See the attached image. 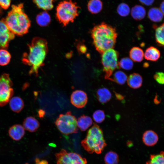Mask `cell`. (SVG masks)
I'll return each instance as SVG.
<instances>
[{
	"mask_svg": "<svg viewBox=\"0 0 164 164\" xmlns=\"http://www.w3.org/2000/svg\"><path fill=\"white\" fill-rule=\"evenodd\" d=\"M2 12V10H1V8L0 7V14Z\"/></svg>",
	"mask_w": 164,
	"mask_h": 164,
	"instance_id": "60d3db41",
	"label": "cell"
},
{
	"mask_svg": "<svg viewBox=\"0 0 164 164\" xmlns=\"http://www.w3.org/2000/svg\"><path fill=\"white\" fill-rule=\"evenodd\" d=\"M146 15L145 9L141 5H136L132 9L131 15L132 17L137 20H140L143 19Z\"/></svg>",
	"mask_w": 164,
	"mask_h": 164,
	"instance_id": "ffe728a7",
	"label": "cell"
},
{
	"mask_svg": "<svg viewBox=\"0 0 164 164\" xmlns=\"http://www.w3.org/2000/svg\"><path fill=\"white\" fill-rule=\"evenodd\" d=\"M25 164H29L28 163H26Z\"/></svg>",
	"mask_w": 164,
	"mask_h": 164,
	"instance_id": "b9f144b4",
	"label": "cell"
},
{
	"mask_svg": "<svg viewBox=\"0 0 164 164\" xmlns=\"http://www.w3.org/2000/svg\"><path fill=\"white\" fill-rule=\"evenodd\" d=\"M155 37L158 44L164 47V23L156 28Z\"/></svg>",
	"mask_w": 164,
	"mask_h": 164,
	"instance_id": "484cf974",
	"label": "cell"
},
{
	"mask_svg": "<svg viewBox=\"0 0 164 164\" xmlns=\"http://www.w3.org/2000/svg\"><path fill=\"white\" fill-rule=\"evenodd\" d=\"M80 7L71 0H64L60 2L56 8V18L63 26H66L73 22L79 14Z\"/></svg>",
	"mask_w": 164,
	"mask_h": 164,
	"instance_id": "5b68a950",
	"label": "cell"
},
{
	"mask_svg": "<svg viewBox=\"0 0 164 164\" xmlns=\"http://www.w3.org/2000/svg\"><path fill=\"white\" fill-rule=\"evenodd\" d=\"M105 115L104 112L101 110L95 111L93 114V119L97 123L102 122L105 119Z\"/></svg>",
	"mask_w": 164,
	"mask_h": 164,
	"instance_id": "d6a6232c",
	"label": "cell"
},
{
	"mask_svg": "<svg viewBox=\"0 0 164 164\" xmlns=\"http://www.w3.org/2000/svg\"><path fill=\"white\" fill-rule=\"evenodd\" d=\"M128 77L125 73L121 70L116 71L113 75V80L118 84L122 85L127 81Z\"/></svg>",
	"mask_w": 164,
	"mask_h": 164,
	"instance_id": "83f0119b",
	"label": "cell"
},
{
	"mask_svg": "<svg viewBox=\"0 0 164 164\" xmlns=\"http://www.w3.org/2000/svg\"><path fill=\"white\" fill-rule=\"evenodd\" d=\"M36 21L38 24L41 26L48 25L51 21V18L48 13L43 11L39 13L36 16Z\"/></svg>",
	"mask_w": 164,
	"mask_h": 164,
	"instance_id": "cb8c5ba5",
	"label": "cell"
},
{
	"mask_svg": "<svg viewBox=\"0 0 164 164\" xmlns=\"http://www.w3.org/2000/svg\"><path fill=\"white\" fill-rule=\"evenodd\" d=\"M154 78L159 84H164V73L161 72H157L154 75Z\"/></svg>",
	"mask_w": 164,
	"mask_h": 164,
	"instance_id": "836d02e7",
	"label": "cell"
},
{
	"mask_svg": "<svg viewBox=\"0 0 164 164\" xmlns=\"http://www.w3.org/2000/svg\"><path fill=\"white\" fill-rule=\"evenodd\" d=\"M129 56L133 61L140 62L143 60L144 53L142 49L138 47H134L130 51Z\"/></svg>",
	"mask_w": 164,
	"mask_h": 164,
	"instance_id": "7402d4cb",
	"label": "cell"
},
{
	"mask_svg": "<svg viewBox=\"0 0 164 164\" xmlns=\"http://www.w3.org/2000/svg\"><path fill=\"white\" fill-rule=\"evenodd\" d=\"M5 19L8 28L15 35L22 36L28 32L31 21L24 12L23 4L12 5Z\"/></svg>",
	"mask_w": 164,
	"mask_h": 164,
	"instance_id": "3957f363",
	"label": "cell"
},
{
	"mask_svg": "<svg viewBox=\"0 0 164 164\" xmlns=\"http://www.w3.org/2000/svg\"><path fill=\"white\" fill-rule=\"evenodd\" d=\"M144 56L146 60L155 61L159 58L160 54L159 50L156 48L150 46L146 49Z\"/></svg>",
	"mask_w": 164,
	"mask_h": 164,
	"instance_id": "d6986e66",
	"label": "cell"
},
{
	"mask_svg": "<svg viewBox=\"0 0 164 164\" xmlns=\"http://www.w3.org/2000/svg\"><path fill=\"white\" fill-rule=\"evenodd\" d=\"M106 164H118L119 161L118 154L113 151H109L105 155L104 158Z\"/></svg>",
	"mask_w": 164,
	"mask_h": 164,
	"instance_id": "f1b7e54d",
	"label": "cell"
},
{
	"mask_svg": "<svg viewBox=\"0 0 164 164\" xmlns=\"http://www.w3.org/2000/svg\"><path fill=\"white\" fill-rule=\"evenodd\" d=\"M28 51L23 54L22 62L30 67L29 74H38L39 69L44 64L48 52L47 42L39 37L34 38L28 45Z\"/></svg>",
	"mask_w": 164,
	"mask_h": 164,
	"instance_id": "6da1fadb",
	"label": "cell"
},
{
	"mask_svg": "<svg viewBox=\"0 0 164 164\" xmlns=\"http://www.w3.org/2000/svg\"><path fill=\"white\" fill-rule=\"evenodd\" d=\"M15 35L8 28L5 19H0V50L7 49L9 43L14 39Z\"/></svg>",
	"mask_w": 164,
	"mask_h": 164,
	"instance_id": "30bf717a",
	"label": "cell"
},
{
	"mask_svg": "<svg viewBox=\"0 0 164 164\" xmlns=\"http://www.w3.org/2000/svg\"><path fill=\"white\" fill-rule=\"evenodd\" d=\"M140 2L145 5L149 6L152 5L154 0H139Z\"/></svg>",
	"mask_w": 164,
	"mask_h": 164,
	"instance_id": "d590c367",
	"label": "cell"
},
{
	"mask_svg": "<svg viewBox=\"0 0 164 164\" xmlns=\"http://www.w3.org/2000/svg\"><path fill=\"white\" fill-rule=\"evenodd\" d=\"M36 164H48L47 162L45 160L40 161L39 159H36L35 160Z\"/></svg>",
	"mask_w": 164,
	"mask_h": 164,
	"instance_id": "8d00e7d4",
	"label": "cell"
},
{
	"mask_svg": "<svg viewBox=\"0 0 164 164\" xmlns=\"http://www.w3.org/2000/svg\"><path fill=\"white\" fill-rule=\"evenodd\" d=\"M87 96L86 93L80 90L73 91L70 96V102L74 106L78 108L84 107L87 102Z\"/></svg>",
	"mask_w": 164,
	"mask_h": 164,
	"instance_id": "8fae6325",
	"label": "cell"
},
{
	"mask_svg": "<svg viewBox=\"0 0 164 164\" xmlns=\"http://www.w3.org/2000/svg\"><path fill=\"white\" fill-rule=\"evenodd\" d=\"M84 148L88 152L100 154L106 145L102 131L94 125L88 130L86 137L81 142Z\"/></svg>",
	"mask_w": 164,
	"mask_h": 164,
	"instance_id": "277c9868",
	"label": "cell"
},
{
	"mask_svg": "<svg viewBox=\"0 0 164 164\" xmlns=\"http://www.w3.org/2000/svg\"><path fill=\"white\" fill-rule=\"evenodd\" d=\"M32 1L39 8L45 11L50 10L53 7L54 0H32Z\"/></svg>",
	"mask_w": 164,
	"mask_h": 164,
	"instance_id": "d4e9b609",
	"label": "cell"
},
{
	"mask_svg": "<svg viewBox=\"0 0 164 164\" xmlns=\"http://www.w3.org/2000/svg\"><path fill=\"white\" fill-rule=\"evenodd\" d=\"M144 143L148 146L155 145L158 140V136L156 132L151 130H147L144 132L142 136Z\"/></svg>",
	"mask_w": 164,
	"mask_h": 164,
	"instance_id": "5bb4252c",
	"label": "cell"
},
{
	"mask_svg": "<svg viewBox=\"0 0 164 164\" xmlns=\"http://www.w3.org/2000/svg\"><path fill=\"white\" fill-rule=\"evenodd\" d=\"M142 81V76L139 74L136 73L130 75L127 81L129 86L134 89L138 88L141 87Z\"/></svg>",
	"mask_w": 164,
	"mask_h": 164,
	"instance_id": "9a60e30c",
	"label": "cell"
},
{
	"mask_svg": "<svg viewBox=\"0 0 164 164\" xmlns=\"http://www.w3.org/2000/svg\"><path fill=\"white\" fill-rule=\"evenodd\" d=\"M57 164H87L85 158L74 152H68L64 149L55 154Z\"/></svg>",
	"mask_w": 164,
	"mask_h": 164,
	"instance_id": "9c48e42d",
	"label": "cell"
},
{
	"mask_svg": "<svg viewBox=\"0 0 164 164\" xmlns=\"http://www.w3.org/2000/svg\"><path fill=\"white\" fill-rule=\"evenodd\" d=\"M163 15L160 9L156 7L151 8L148 12V16L149 19L155 22H160L163 18Z\"/></svg>",
	"mask_w": 164,
	"mask_h": 164,
	"instance_id": "44dd1931",
	"label": "cell"
},
{
	"mask_svg": "<svg viewBox=\"0 0 164 164\" xmlns=\"http://www.w3.org/2000/svg\"><path fill=\"white\" fill-rule=\"evenodd\" d=\"M160 101L158 99V97L157 95L155 96V98L154 99V102L156 104H158L160 103Z\"/></svg>",
	"mask_w": 164,
	"mask_h": 164,
	"instance_id": "ab89813d",
	"label": "cell"
},
{
	"mask_svg": "<svg viewBox=\"0 0 164 164\" xmlns=\"http://www.w3.org/2000/svg\"><path fill=\"white\" fill-rule=\"evenodd\" d=\"M98 100L102 103H104L109 101L111 98L112 94L107 88L102 87L98 89L97 92Z\"/></svg>",
	"mask_w": 164,
	"mask_h": 164,
	"instance_id": "ac0fdd59",
	"label": "cell"
},
{
	"mask_svg": "<svg viewBox=\"0 0 164 164\" xmlns=\"http://www.w3.org/2000/svg\"><path fill=\"white\" fill-rule=\"evenodd\" d=\"M39 125V123L38 120L32 116L26 117L23 122V127L24 129L30 132L36 131Z\"/></svg>",
	"mask_w": 164,
	"mask_h": 164,
	"instance_id": "4fadbf2b",
	"label": "cell"
},
{
	"mask_svg": "<svg viewBox=\"0 0 164 164\" xmlns=\"http://www.w3.org/2000/svg\"><path fill=\"white\" fill-rule=\"evenodd\" d=\"M117 11L118 13L120 16L125 17L129 14L130 9L127 4L125 3H121L118 5Z\"/></svg>",
	"mask_w": 164,
	"mask_h": 164,
	"instance_id": "1f68e13d",
	"label": "cell"
},
{
	"mask_svg": "<svg viewBox=\"0 0 164 164\" xmlns=\"http://www.w3.org/2000/svg\"><path fill=\"white\" fill-rule=\"evenodd\" d=\"M12 81L9 74L4 73L0 76V106L6 105L14 94Z\"/></svg>",
	"mask_w": 164,
	"mask_h": 164,
	"instance_id": "ba28073f",
	"label": "cell"
},
{
	"mask_svg": "<svg viewBox=\"0 0 164 164\" xmlns=\"http://www.w3.org/2000/svg\"><path fill=\"white\" fill-rule=\"evenodd\" d=\"M118 53L113 49L107 50L102 54L101 63L105 76L109 78L116 68H119Z\"/></svg>",
	"mask_w": 164,
	"mask_h": 164,
	"instance_id": "52a82bcc",
	"label": "cell"
},
{
	"mask_svg": "<svg viewBox=\"0 0 164 164\" xmlns=\"http://www.w3.org/2000/svg\"><path fill=\"white\" fill-rule=\"evenodd\" d=\"M91 34L93 44L100 54L114 47L118 34L115 28L112 26L102 22L94 26Z\"/></svg>",
	"mask_w": 164,
	"mask_h": 164,
	"instance_id": "7a4b0ae2",
	"label": "cell"
},
{
	"mask_svg": "<svg viewBox=\"0 0 164 164\" xmlns=\"http://www.w3.org/2000/svg\"><path fill=\"white\" fill-rule=\"evenodd\" d=\"M10 137L13 140H20L24 136L25 129L23 126L19 124H15L12 126L8 131Z\"/></svg>",
	"mask_w": 164,
	"mask_h": 164,
	"instance_id": "7c38bea8",
	"label": "cell"
},
{
	"mask_svg": "<svg viewBox=\"0 0 164 164\" xmlns=\"http://www.w3.org/2000/svg\"><path fill=\"white\" fill-rule=\"evenodd\" d=\"M24 106L22 99L20 97L15 96L12 97L9 101V106L13 111L16 113L20 112Z\"/></svg>",
	"mask_w": 164,
	"mask_h": 164,
	"instance_id": "2e32d148",
	"label": "cell"
},
{
	"mask_svg": "<svg viewBox=\"0 0 164 164\" xmlns=\"http://www.w3.org/2000/svg\"><path fill=\"white\" fill-rule=\"evenodd\" d=\"M159 9L164 15V1L161 4Z\"/></svg>",
	"mask_w": 164,
	"mask_h": 164,
	"instance_id": "f35d334b",
	"label": "cell"
},
{
	"mask_svg": "<svg viewBox=\"0 0 164 164\" xmlns=\"http://www.w3.org/2000/svg\"><path fill=\"white\" fill-rule=\"evenodd\" d=\"M39 116L40 118H43L45 114V112L44 110L42 109L39 110L38 112Z\"/></svg>",
	"mask_w": 164,
	"mask_h": 164,
	"instance_id": "74e56055",
	"label": "cell"
},
{
	"mask_svg": "<svg viewBox=\"0 0 164 164\" xmlns=\"http://www.w3.org/2000/svg\"><path fill=\"white\" fill-rule=\"evenodd\" d=\"M11 0H0V7L6 9L10 5Z\"/></svg>",
	"mask_w": 164,
	"mask_h": 164,
	"instance_id": "e575fe53",
	"label": "cell"
},
{
	"mask_svg": "<svg viewBox=\"0 0 164 164\" xmlns=\"http://www.w3.org/2000/svg\"><path fill=\"white\" fill-rule=\"evenodd\" d=\"M77 124L80 129L84 131L91 126L93 124V120L90 117L83 115L78 118Z\"/></svg>",
	"mask_w": 164,
	"mask_h": 164,
	"instance_id": "e0dca14e",
	"label": "cell"
},
{
	"mask_svg": "<svg viewBox=\"0 0 164 164\" xmlns=\"http://www.w3.org/2000/svg\"><path fill=\"white\" fill-rule=\"evenodd\" d=\"M146 164H164V152L162 151L158 154L151 155Z\"/></svg>",
	"mask_w": 164,
	"mask_h": 164,
	"instance_id": "4316f807",
	"label": "cell"
},
{
	"mask_svg": "<svg viewBox=\"0 0 164 164\" xmlns=\"http://www.w3.org/2000/svg\"><path fill=\"white\" fill-rule=\"evenodd\" d=\"M55 123L58 129L64 135L77 133L78 132L77 119L70 111L60 114Z\"/></svg>",
	"mask_w": 164,
	"mask_h": 164,
	"instance_id": "8992f818",
	"label": "cell"
},
{
	"mask_svg": "<svg viewBox=\"0 0 164 164\" xmlns=\"http://www.w3.org/2000/svg\"><path fill=\"white\" fill-rule=\"evenodd\" d=\"M11 56L9 53L5 49L0 50V65L5 66L10 62Z\"/></svg>",
	"mask_w": 164,
	"mask_h": 164,
	"instance_id": "f546056e",
	"label": "cell"
},
{
	"mask_svg": "<svg viewBox=\"0 0 164 164\" xmlns=\"http://www.w3.org/2000/svg\"><path fill=\"white\" fill-rule=\"evenodd\" d=\"M118 66L123 69L128 70L132 68L133 63L131 59L125 57L122 58L118 62Z\"/></svg>",
	"mask_w": 164,
	"mask_h": 164,
	"instance_id": "4dcf8cb0",
	"label": "cell"
},
{
	"mask_svg": "<svg viewBox=\"0 0 164 164\" xmlns=\"http://www.w3.org/2000/svg\"><path fill=\"white\" fill-rule=\"evenodd\" d=\"M103 3L101 0H90L87 4V9L92 14H97L102 9Z\"/></svg>",
	"mask_w": 164,
	"mask_h": 164,
	"instance_id": "603a6c76",
	"label": "cell"
}]
</instances>
